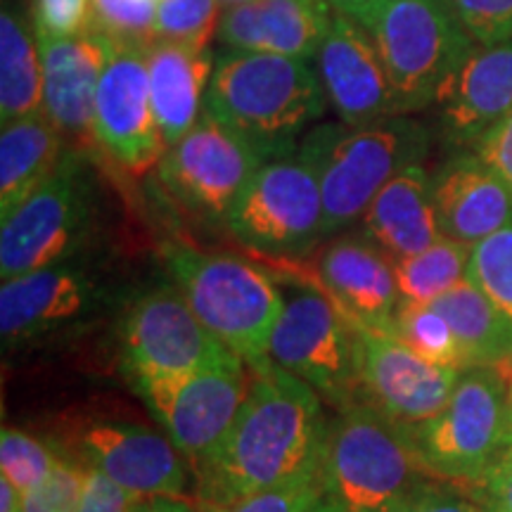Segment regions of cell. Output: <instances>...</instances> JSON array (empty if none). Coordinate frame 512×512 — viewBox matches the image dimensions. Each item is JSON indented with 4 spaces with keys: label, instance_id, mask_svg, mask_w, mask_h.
Here are the masks:
<instances>
[{
    "label": "cell",
    "instance_id": "cell-1",
    "mask_svg": "<svg viewBox=\"0 0 512 512\" xmlns=\"http://www.w3.org/2000/svg\"><path fill=\"white\" fill-rule=\"evenodd\" d=\"M238 418L195 465L197 498L230 503L320 472L330 418L311 384L275 363L252 368Z\"/></svg>",
    "mask_w": 512,
    "mask_h": 512
},
{
    "label": "cell",
    "instance_id": "cell-2",
    "mask_svg": "<svg viewBox=\"0 0 512 512\" xmlns=\"http://www.w3.org/2000/svg\"><path fill=\"white\" fill-rule=\"evenodd\" d=\"M328 95L316 64L304 57L223 48L204 112L271 157L297 150V138L325 114Z\"/></svg>",
    "mask_w": 512,
    "mask_h": 512
},
{
    "label": "cell",
    "instance_id": "cell-3",
    "mask_svg": "<svg viewBox=\"0 0 512 512\" xmlns=\"http://www.w3.org/2000/svg\"><path fill=\"white\" fill-rule=\"evenodd\" d=\"M432 133L411 114L366 126L323 124L297 147L318 171L323 192V238L361 221L375 195L406 166L422 164Z\"/></svg>",
    "mask_w": 512,
    "mask_h": 512
},
{
    "label": "cell",
    "instance_id": "cell-4",
    "mask_svg": "<svg viewBox=\"0 0 512 512\" xmlns=\"http://www.w3.org/2000/svg\"><path fill=\"white\" fill-rule=\"evenodd\" d=\"M164 261L185 302L223 347L252 368L271 363L268 347L285 297L268 273L240 256L185 245L166 247Z\"/></svg>",
    "mask_w": 512,
    "mask_h": 512
},
{
    "label": "cell",
    "instance_id": "cell-5",
    "mask_svg": "<svg viewBox=\"0 0 512 512\" xmlns=\"http://www.w3.org/2000/svg\"><path fill=\"white\" fill-rule=\"evenodd\" d=\"M351 17L373 38L401 114L434 105L444 81L477 46L448 0H373Z\"/></svg>",
    "mask_w": 512,
    "mask_h": 512
},
{
    "label": "cell",
    "instance_id": "cell-6",
    "mask_svg": "<svg viewBox=\"0 0 512 512\" xmlns=\"http://www.w3.org/2000/svg\"><path fill=\"white\" fill-rule=\"evenodd\" d=\"M430 477L406 427L370 403H351L330 418L320 479L349 512H384Z\"/></svg>",
    "mask_w": 512,
    "mask_h": 512
},
{
    "label": "cell",
    "instance_id": "cell-7",
    "mask_svg": "<svg viewBox=\"0 0 512 512\" xmlns=\"http://www.w3.org/2000/svg\"><path fill=\"white\" fill-rule=\"evenodd\" d=\"M406 434L432 477L475 486L510 446L508 384L491 366L465 370L446 406Z\"/></svg>",
    "mask_w": 512,
    "mask_h": 512
},
{
    "label": "cell",
    "instance_id": "cell-8",
    "mask_svg": "<svg viewBox=\"0 0 512 512\" xmlns=\"http://www.w3.org/2000/svg\"><path fill=\"white\" fill-rule=\"evenodd\" d=\"M98 197L86 162L67 152L41 188L0 219V278L72 261L95 233Z\"/></svg>",
    "mask_w": 512,
    "mask_h": 512
},
{
    "label": "cell",
    "instance_id": "cell-9",
    "mask_svg": "<svg viewBox=\"0 0 512 512\" xmlns=\"http://www.w3.org/2000/svg\"><path fill=\"white\" fill-rule=\"evenodd\" d=\"M275 325L268 358L311 384L335 411L361 401L356 328L320 285H290Z\"/></svg>",
    "mask_w": 512,
    "mask_h": 512
},
{
    "label": "cell",
    "instance_id": "cell-10",
    "mask_svg": "<svg viewBox=\"0 0 512 512\" xmlns=\"http://www.w3.org/2000/svg\"><path fill=\"white\" fill-rule=\"evenodd\" d=\"M223 223L242 245L273 259L309 252L325 240L318 171L299 150L268 159Z\"/></svg>",
    "mask_w": 512,
    "mask_h": 512
},
{
    "label": "cell",
    "instance_id": "cell-11",
    "mask_svg": "<svg viewBox=\"0 0 512 512\" xmlns=\"http://www.w3.org/2000/svg\"><path fill=\"white\" fill-rule=\"evenodd\" d=\"M252 370L235 351L192 373L136 382L166 437L192 467L221 444L249 392Z\"/></svg>",
    "mask_w": 512,
    "mask_h": 512
},
{
    "label": "cell",
    "instance_id": "cell-12",
    "mask_svg": "<svg viewBox=\"0 0 512 512\" xmlns=\"http://www.w3.org/2000/svg\"><path fill=\"white\" fill-rule=\"evenodd\" d=\"M273 159L268 152L202 112L200 121L157 164L159 183L185 209L226 221L230 207L256 171Z\"/></svg>",
    "mask_w": 512,
    "mask_h": 512
},
{
    "label": "cell",
    "instance_id": "cell-13",
    "mask_svg": "<svg viewBox=\"0 0 512 512\" xmlns=\"http://www.w3.org/2000/svg\"><path fill=\"white\" fill-rule=\"evenodd\" d=\"M112 299L100 273L76 264L36 268L0 285V335L5 351L34 347L50 337L83 328Z\"/></svg>",
    "mask_w": 512,
    "mask_h": 512
},
{
    "label": "cell",
    "instance_id": "cell-14",
    "mask_svg": "<svg viewBox=\"0 0 512 512\" xmlns=\"http://www.w3.org/2000/svg\"><path fill=\"white\" fill-rule=\"evenodd\" d=\"M228 351L204 328L176 285L140 294L121 323V354L133 382L192 373Z\"/></svg>",
    "mask_w": 512,
    "mask_h": 512
},
{
    "label": "cell",
    "instance_id": "cell-15",
    "mask_svg": "<svg viewBox=\"0 0 512 512\" xmlns=\"http://www.w3.org/2000/svg\"><path fill=\"white\" fill-rule=\"evenodd\" d=\"M93 145L131 176L147 174L164 157L166 143L152 107L143 46L117 43L102 69L95 93Z\"/></svg>",
    "mask_w": 512,
    "mask_h": 512
},
{
    "label": "cell",
    "instance_id": "cell-16",
    "mask_svg": "<svg viewBox=\"0 0 512 512\" xmlns=\"http://www.w3.org/2000/svg\"><path fill=\"white\" fill-rule=\"evenodd\" d=\"M361 401L403 427L437 415L465 370L434 366L389 330H356Z\"/></svg>",
    "mask_w": 512,
    "mask_h": 512
},
{
    "label": "cell",
    "instance_id": "cell-17",
    "mask_svg": "<svg viewBox=\"0 0 512 512\" xmlns=\"http://www.w3.org/2000/svg\"><path fill=\"white\" fill-rule=\"evenodd\" d=\"M313 64L342 124L366 126L401 114L373 38L347 12L335 10Z\"/></svg>",
    "mask_w": 512,
    "mask_h": 512
},
{
    "label": "cell",
    "instance_id": "cell-18",
    "mask_svg": "<svg viewBox=\"0 0 512 512\" xmlns=\"http://www.w3.org/2000/svg\"><path fill=\"white\" fill-rule=\"evenodd\" d=\"M83 463L98 467L133 496H183L192 463L164 432L133 422H91L79 434Z\"/></svg>",
    "mask_w": 512,
    "mask_h": 512
},
{
    "label": "cell",
    "instance_id": "cell-19",
    "mask_svg": "<svg viewBox=\"0 0 512 512\" xmlns=\"http://www.w3.org/2000/svg\"><path fill=\"white\" fill-rule=\"evenodd\" d=\"M43 64V114L72 145L93 143L98 83L117 43L100 31L81 36H38Z\"/></svg>",
    "mask_w": 512,
    "mask_h": 512
},
{
    "label": "cell",
    "instance_id": "cell-20",
    "mask_svg": "<svg viewBox=\"0 0 512 512\" xmlns=\"http://www.w3.org/2000/svg\"><path fill=\"white\" fill-rule=\"evenodd\" d=\"M318 285L356 330L392 332L401 292L392 256L373 240H332L320 254Z\"/></svg>",
    "mask_w": 512,
    "mask_h": 512
},
{
    "label": "cell",
    "instance_id": "cell-21",
    "mask_svg": "<svg viewBox=\"0 0 512 512\" xmlns=\"http://www.w3.org/2000/svg\"><path fill=\"white\" fill-rule=\"evenodd\" d=\"M444 133L456 143H477L512 112V38L477 46L439 88Z\"/></svg>",
    "mask_w": 512,
    "mask_h": 512
},
{
    "label": "cell",
    "instance_id": "cell-22",
    "mask_svg": "<svg viewBox=\"0 0 512 512\" xmlns=\"http://www.w3.org/2000/svg\"><path fill=\"white\" fill-rule=\"evenodd\" d=\"M332 15L328 0H249L223 10L219 41L223 48L313 60Z\"/></svg>",
    "mask_w": 512,
    "mask_h": 512
},
{
    "label": "cell",
    "instance_id": "cell-23",
    "mask_svg": "<svg viewBox=\"0 0 512 512\" xmlns=\"http://www.w3.org/2000/svg\"><path fill=\"white\" fill-rule=\"evenodd\" d=\"M441 238L477 245L512 223V190L477 155H460L432 176Z\"/></svg>",
    "mask_w": 512,
    "mask_h": 512
},
{
    "label": "cell",
    "instance_id": "cell-24",
    "mask_svg": "<svg viewBox=\"0 0 512 512\" xmlns=\"http://www.w3.org/2000/svg\"><path fill=\"white\" fill-rule=\"evenodd\" d=\"M155 117L166 147L176 145L204 112L216 57L211 48L152 41L145 48Z\"/></svg>",
    "mask_w": 512,
    "mask_h": 512
},
{
    "label": "cell",
    "instance_id": "cell-25",
    "mask_svg": "<svg viewBox=\"0 0 512 512\" xmlns=\"http://www.w3.org/2000/svg\"><path fill=\"white\" fill-rule=\"evenodd\" d=\"M366 238L392 259L418 254L441 240L437 209L432 200V176L422 164L396 174L363 214Z\"/></svg>",
    "mask_w": 512,
    "mask_h": 512
},
{
    "label": "cell",
    "instance_id": "cell-26",
    "mask_svg": "<svg viewBox=\"0 0 512 512\" xmlns=\"http://www.w3.org/2000/svg\"><path fill=\"white\" fill-rule=\"evenodd\" d=\"M67 138L43 112L3 124L0 133V219L15 211L60 166Z\"/></svg>",
    "mask_w": 512,
    "mask_h": 512
},
{
    "label": "cell",
    "instance_id": "cell-27",
    "mask_svg": "<svg viewBox=\"0 0 512 512\" xmlns=\"http://www.w3.org/2000/svg\"><path fill=\"white\" fill-rule=\"evenodd\" d=\"M43 112V64L34 22L17 0L0 12V121Z\"/></svg>",
    "mask_w": 512,
    "mask_h": 512
},
{
    "label": "cell",
    "instance_id": "cell-28",
    "mask_svg": "<svg viewBox=\"0 0 512 512\" xmlns=\"http://www.w3.org/2000/svg\"><path fill=\"white\" fill-rule=\"evenodd\" d=\"M448 320L470 368L491 366L512 354V325L475 283L463 280L432 302Z\"/></svg>",
    "mask_w": 512,
    "mask_h": 512
},
{
    "label": "cell",
    "instance_id": "cell-29",
    "mask_svg": "<svg viewBox=\"0 0 512 512\" xmlns=\"http://www.w3.org/2000/svg\"><path fill=\"white\" fill-rule=\"evenodd\" d=\"M472 247L441 238L418 254L394 261L401 302L432 304L467 278Z\"/></svg>",
    "mask_w": 512,
    "mask_h": 512
},
{
    "label": "cell",
    "instance_id": "cell-30",
    "mask_svg": "<svg viewBox=\"0 0 512 512\" xmlns=\"http://www.w3.org/2000/svg\"><path fill=\"white\" fill-rule=\"evenodd\" d=\"M392 332L408 349H413L415 354L434 366L470 370L456 332L432 304L401 302L396 309Z\"/></svg>",
    "mask_w": 512,
    "mask_h": 512
},
{
    "label": "cell",
    "instance_id": "cell-31",
    "mask_svg": "<svg viewBox=\"0 0 512 512\" xmlns=\"http://www.w3.org/2000/svg\"><path fill=\"white\" fill-rule=\"evenodd\" d=\"M467 280L475 283L512 325V223L472 245Z\"/></svg>",
    "mask_w": 512,
    "mask_h": 512
},
{
    "label": "cell",
    "instance_id": "cell-32",
    "mask_svg": "<svg viewBox=\"0 0 512 512\" xmlns=\"http://www.w3.org/2000/svg\"><path fill=\"white\" fill-rule=\"evenodd\" d=\"M223 5L219 0H159L155 41L209 48L219 36Z\"/></svg>",
    "mask_w": 512,
    "mask_h": 512
},
{
    "label": "cell",
    "instance_id": "cell-33",
    "mask_svg": "<svg viewBox=\"0 0 512 512\" xmlns=\"http://www.w3.org/2000/svg\"><path fill=\"white\" fill-rule=\"evenodd\" d=\"M60 458L53 448L29 432L15 427H3L0 432V477L8 479L19 494H27L46 482Z\"/></svg>",
    "mask_w": 512,
    "mask_h": 512
},
{
    "label": "cell",
    "instance_id": "cell-34",
    "mask_svg": "<svg viewBox=\"0 0 512 512\" xmlns=\"http://www.w3.org/2000/svg\"><path fill=\"white\" fill-rule=\"evenodd\" d=\"M155 0H93V29L114 43L147 48L155 41Z\"/></svg>",
    "mask_w": 512,
    "mask_h": 512
},
{
    "label": "cell",
    "instance_id": "cell-35",
    "mask_svg": "<svg viewBox=\"0 0 512 512\" xmlns=\"http://www.w3.org/2000/svg\"><path fill=\"white\" fill-rule=\"evenodd\" d=\"M323 494V479H320V472H316V475L256 491L230 503L197 501V508L200 512H309Z\"/></svg>",
    "mask_w": 512,
    "mask_h": 512
},
{
    "label": "cell",
    "instance_id": "cell-36",
    "mask_svg": "<svg viewBox=\"0 0 512 512\" xmlns=\"http://www.w3.org/2000/svg\"><path fill=\"white\" fill-rule=\"evenodd\" d=\"M86 463L60 458L46 482L22 494V512H79Z\"/></svg>",
    "mask_w": 512,
    "mask_h": 512
},
{
    "label": "cell",
    "instance_id": "cell-37",
    "mask_svg": "<svg viewBox=\"0 0 512 512\" xmlns=\"http://www.w3.org/2000/svg\"><path fill=\"white\" fill-rule=\"evenodd\" d=\"M384 512H484V505L467 484L430 477Z\"/></svg>",
    "mask_w": 512,
    "mask_h": 512
},
{
    "label": "cell",
    "instance_id": "cell-38",
    "mask_svg": "<svg viewBox=\"0 0 512 512\" xmlns=\"http://www.w3.org/2000/svg\"><path fill=\"white\" fill-rule=\"evenodd\" d=\"M448 5L479 46L512 38V0H448Z\"/></svg>",
    "mask_w": 512,
    "mask_h": 512
},
{
    "label": "cell",
    "instance_id": "cell-39",
    "mask_svg": "<svg viewBox=\"0 0 512 512\" xmlns=\"http://www.w3.org/2000/svg\"><path fill=\"white\" fill-rule=\"evenodd\" d=\"M29 15L38 36H81L93 29V0H31Z\"/></svg>",
    "mask_w": 512,
    "mask_h": 512
},
{
    "label": "cell",
    "instance_id": "cell-40",
    "mask_svg": "<svg viewBox=\"0 0 512 512\" xmlns=\"http://www.w3.org/2000/svg\"><path fill=\"white\" fill-rule=\"evenodd\" d=\"M140 503L138 496L107 477L98 467L86 465L79 512H133Z\"/></svg>",
    "mask_w": 512,
    "mask_h": 512
},
{
    "label": "cell",
    "instance_id": "cell-41",
    "mask_svg": "<svg viewBox=\"0 0 512 512\" xmlns=\"http://www.w3.org/2000/svg\"><path fill=\"white\" fill-rule=\"evenodd\" d=\"M475 152L512 190V112L477 140Z\"/></svg>",
    "mask_w": 512,
    "mask_h": 512
},
{
    "label": "cell",
    "instance_id": "cell-42",
    "mask_svg": "<svg viewBox=\"0 0 512 512\" xmlns=\"http://www.w3.org/2000/svg\"><path fill=\"white\" fill-rule=\"evenodd\" d=\"M484 508L496 512H512V446L503 453L501 460L486 472L482 482L470 486Z\"/></svg>",
    "mask_w": 512,
    "mask_h": 512
},
{
    "label": "cell",
    "instance_id": "cell-43",
    "mask_svg": "<svg viewBox=\"0 0 512 512\" xmlns=\"http://www.w3.org/2000/svg\"><path fill=\"white\" fill-rule=\"evenodd\" d=\"M133 512H200V508L183 501V496H155L143 498Z\"/></svg>",
    "mask_w": 512,
    "mask_h": 512
},
{
    "label": "cell",
    "instance_id": "cell-44",
    "mask_svg": "<svg viewBox=\"0 0 512 512\" xmlns=\"http://www.w3.org/2000/svg\"><path fill=\"white\" fill-rule=\"evenodd\" d=\"M0 512H22V494L5 477H0Z\"/></svg>",
    "mask_w": 512,
    "mask_h": 512
},
{
    "label": "cell",
    "instance_id": "cell-45",
    "mask_svg": "<svg viewBox=\"0 0 512 512\" xmlns=\"http://www.w3.org/2000/svg\"><path fill=\"white\" fill-rule=\"evenodd\" d=\"M309 512H349V510L344 508V505H339L335 498H330L328 494H323L316 503H313V508Z\"/></svg>",
    "mask_w": 512,
    "mask_h": 512
},
{
    "label": "cell",
    "instance_id": "cell-46",
    "mask_svg": "<svg viewBox=\"0 0 512 512\" xmlns=\"http://www.w3.org/2000/svg\"><path fill=\"white\" fill-rule=\"evenodd\" d=\"M328 3H330L335 10L347 12V15H351V12L358 10V8H363V5L373 3V0H328Z\"/></svg>",
    "mask_w": 512,
    "mask_h": 512
},
{
    "label": "cell",
    "instance_id": "cell-47",
    "mask_svg": "<svg viewBox=\"0 0 512 512\" xmlns=\"http://www.w3.org/2000/svg\"><path fill=\"white\" fill-rule=\"evenodd\" d=\"M494 368H496V373L503 377L505 384H510V382H512V354H510V356H505V358H501V361H498Z\"/></svg>",
    "mask_w": 512,
    "mask_h": 512
},
{
    "label": "cell",
    "instance_id": "cell-48",
    "mask_svg": "<svg viewBox=\"0 0 512 512\" xmlns=\"http://www.w3.org/2000/svg\"><path fill=\"white\" fill-rule=\"evenodd\" d=\"M508 411H510V444H512V382L508 384Z\"/></svg>",
    "mask_w": 512,
    "mask_h": 512
},
{
    "label": "cell",
    "instance_id": "cell-49",
    "mask_svg": "<svg viewBox=\"0 0 512 512\" xmlns=\"http://www.w3.org/2000/svg\"><path fill=\"white\" fill-rule=\"evenodd\" d=\"M219 3L223 5V10H226V8H233V5H242V3H249V0H219Z\"/></svg>",
    "mask_w": 512,
    "mask_h": 512
},
{
    "label": "cell",
    "instance_id": "cell-50",
    "mask_svg": "<svg viewBox=\"0 0 512 512\" xmlns=\"http://www.w3.org/2000/svg\"><path fill=\"white\" fill-rule=\"evenodd\" d=\"M484 512H496V510H491V508H484Z\"/></svg>",
    "mask_w": 512,
    "mask_h": 512
},
{
    "label": "cell",
    "instance_id": "cell-51",
    "mask_svg": "<svg viewBox=\"0 0 512 512\" xmlns=\"http://www.w3.org/2000/svg\"><path fill=\"white\" fill-rule=\"evenodd\" d=\"M155 3H159V0H155Z\"/></svg>",
    "mask_w": 512,
    "mask_h": 512
},
{
    "label": "cell",
    "instance_id": "cell-52",
    "mask_svg": "<svg viewBox=\"0 0 512 512\" xmlns=\"http://www.w3.org/2000/svg\"><path fill=\"white\" fill-rule=\"evenodd\" d=\"M510 446H512V444H510Z\"/></svg>",
    "mask_w": 512,
    "mask_h": 512
}]
</instances>
